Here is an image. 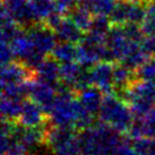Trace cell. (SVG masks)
Masks as SVG:
<instances>
[{"instance_id":"cell-1","label":"cell","mask_w":155,"mask_h":155,"mask_svg":"<svg viewBox=\"0 0 155 155\" xmlns=\"http://www.w3.org/2000/svg\"><path fill=\"white\" fill-rule=\"evenodd\" d=\"M99 120L110 126L120 134H128L133 124L134 117L131 109L125 101L116 94H105L97 113Z\"/></svg>"},{"instance_id":"cell-2","label":"cell","mask_w":155,"mask_h":155,"mask_svg":"<svg viewBox=\"0 0 155 155\" xmlns=\"http://www.w3.org/2000/svg\"><path fill=\"white\" fill-rule=\"evenodd\" d=\"M28 99L41 105L49 117L56 103L57 92L52 86L35 78L28 82Z\"/></svg>"},{"instance_id":"cell-3","label":"cell","mask_w":155,"mask_h":155,"mask_svg":"<svg viewBox=\"0 0 155 155\" xmlns=\"http://www.w3.org/2000/svg\"><path fill=\"white\" fill-rule=\"evenodd\" d=\"M36 78V71L28 68L22 61H13L1 68V86L16 85Z\"/></svg>"},{"instance_id":"cell-4","label":"cell","mask_w":155,"mask_h":155,"mask_svg":"<svg viewBox=\"0 0 155 155\" xmlns=\"http://www.w3.org/2000/svg\"><path fill=\"white\" fill-rule=\"evenodd\" d=\"M26 31L30 35V39L35 49L45 56H49V53H51L53 48L58 43L56 33L48 28L43 23L35 24Z\"/></svg>"},{"instance_id":"cell-5","label":"cell","mask_w":155,"mask_h":155,"mask_svg":"<svg viewBox=\"0 0 155 155\" xmlns=\"http://www.w3.org/2000/svg\"><path fill=\"white\" fill-rule=\"evenodd\" d=\"M2 5L12 14L15 22L24 30L38 24L28 0H2Z\"/></svg>"},{"instance_id":"cell-6","label":"cell","mask_w":155,"mask_h":155,"mask_svg":"<svg viewBox=\"0 0 155 155\" xmlns=\"http://www.w3.org/2000/svg\"><path fill=\"white\" fill-rule=\"evenodd\" d=\"M113 62L101 61L90 68L92 85L99 87L105 94H114L113 87Z\"/></svg>"},{"instance_id":"cell-7","label":"cell","mask_w":155,"mask_h":155,"mask_svg":"<svg viewBox=\"0 0 155 155\" xmlns=\"http://www.w3.org/2000/svg\"><path fill=\"white\" fill-rule=\"evenodd\" d=\"M18 122L27 128L41 127L49 122V117L41 105H39L33 100L25 99L23 101L22 113Z\"/></svg>"},{"instance_id":"cell-8","label":"cell","mask_w":155,"mask_h":155,"mask_svg":"<svg viewBox=\"0 0 155 155\" xmlns=\"http://www.w3.org/2000/svg\"><path fill=\"white\" fill-rule=\"evenodd\" d=\"M105 44L112 52L116 62H120L129 44V40L126 38L122 26L112 25L109 34L107 35Z\"/></svg>"},{"instance_id":"cell-9","label":"cell","mask_w":155,"mask_h":155,"mask_svg":"<svg viewBox=\"0 0 155 155\" xmlns=\"http://www.w3.org/2000/svg\"><path fill=\"white\" fill-rule=\"evenodd\" d=\"M36 79L52 86L54 90L60 83V65L52 56H47L36 69Z\"/></svg>"},{"instance_id":"cell-10","label":"cell","mask_w":155,"mask_h":155,"mask_svg":"<svg viewBox=\"0 0 155 155\" xmlns=\"http://www.w3.org/2000/svg\"><path fill=\"white\" fill-rule=\"evenodd\" d=\"M77 99L91 114H97L104 99V93L99 87L91 85L77 93Z\"/></svg>"},{"instance_id":"cell-11","label":"cell","mask_w":155,"mask_h":155,"mask_svg":"<svg viewBox=\"0 0 155 155\" xmlns=\"http://www.w3.org/2000/svg\"><path fill=\"white\" fill-rule=\"evenodd\" d=\"M58 41L69 42V43H79L84 38V32L68 17H65L60 26L56 30Z\"/></svg>"},{"instance_id":"cell-12","label":"cell","mask_w":155,"mask_h":155,"mask_svg":"<svg viewBox=\"0 0 155 155\" xmlns=\"http://www.w3.org/2000/svg\"><path fill=\"white\" fill-rule=\"evenodd\" d=\"M135 73L130 69L121 65L120 62H116L113 66V87L114 94H118L125 91L130 85V83L135 79Z\"/></svg>"},{"instance_id":"cell-13","label":"cell","mask_w":155,"mask_h":155,"mask_svg":"<svg viewBox=\"0 0 155 155\" xmlns=\"http://www.w3.org/2000/svg\"><path fill=\"white\" fill-rule=\"evenodd\" d=\"M9 44H10V47L13 49L14 53H15V57L18 58L19 61L24 60L26 57L34 50V45H33L32 41H31L30 35L27 33V31L24 30V28L12 41V43Z\"/></svg>"},{"instance_id":"cell-14","label":"cell","mask_w":155,"mask_h":155,"mask_svg":"<svg viewBox=\"0 0 155 155\" xmlns=\"http://www.w3.org/2000/svg\"><path fill=\"white\" fill-rule=\"evenodd\" d=\"M60 64L73 62L77 59V45L69 42H58L50 53Z\"/></svg>"},{"instance_id":"cell-15","label":"cell","mask_w":155,"mask_h":155,"mask_svg":"<svg viewBox=\"0 0 155 155\" xmlns=\"http://www.w3.org/2000/svg\"><path fill=\"white\" fill-rule=\"evenodd\" d=\"M23 101L1 96V118L2 120L18 122L22 113Z\"/></svg>"},{"instance_id":"cell-16","label":"cell","mask_w":155,"mask_h":155,"mask_svg":"<svg viewBox=\"0 0 155 155\" xmlns=\"http://www.w3.org/2000/svg\"><path fill=\"white\" fill-rule=\"evenodd\" d=\"M36 23H43L56 12V0H28Z\"/></svg>"},{"instance_id":"cell-17","label":"cell","mask_w":155,"mask_h":155,"mask_svg":"<svg viewBox=\"0 0 155 155\" xmlns=\"http://www.w3.org/2000/svg\"><path fill=\"white\" fill-rule=\"evenodd\" d=\"M117 4V0H81L79 5L90 10L92 15L110 16Z\"/></svg>"},{"instance_id":"cell-18","label":"cell","mask_w":155,"mask_h":155,"mask_svg":"<svg viewBox=\"0 0 155 155\" xmlns=\"http://www.w3.org/2000/svg\"><path fill=\"white\" fill-rule=\"evenodd\" d=\"M67 17L70 18L85 34L88 33L91 24H92V19H93V15H92V13H91L90 10H87L85 7L78 5L77 7H75V8L68 14Z\"/></svg>"},{"instance_id":"cell-19","label":"cell","mask_w":155,"mask_h":155,"mask_svg":"<svg viewBox=\"0 0 155 155\" xmlns=\"http://www.w3.org/2000/svg\"><path fill=\"white\" fill-rule=\"evenodd\" d=\"M112 27V23L110 21L109 16H102V15H95L93 16L92 24H91L88 33L94 36L107 39V35Z\"/></svg>"},{"instance_id":"cell-20","label":"cell","mask_w":155,"mask_h":155,"mask_svg":"<svg viewBox=\"0 0 155 155\" xmlns=\"http://www.w3.org/2000/svg\"><path fill=\"white\" fill-rule=\"evenodd\" d=\"M130 0H117V4L109 16L112 25L122 26L128 23V12H129Z\"/></svg>"},{"instance_id":"cell-21","label":"cell","mask_w":155,"mask_h":155,"mask_svg":"<svg viewBox=\"0 0 155 155\" xmlns=\"http://www.w3.org/2000/svg\"><path fill=\"white\" fill-rule=\"evenodd\" d=\"M131 146L138 155H155V138L142 137L131 139Z\"/></svg>"},{"instance_id":"cell-22","label":"cell","mask_w":155,"mask_h":155,"mask_svg":"<svg viewBox=\"0 0 155 155\" xmlns=\"http://www.w3.org/2000/svg\"><path fill=\"white\" fill-rule=\"evenodd\" d=\"M135 77L137 78V79L154 82L155 81V57L150 58L140 68H138L137 70L135 71Z\"/></svg>"},{"instance_id":"cell-23","label":"cell","mask_w":155,"mask_h":155,"mask_svg":"<svg viewBox=\"0 0 155 155\" xmlns=\"http://www.w3.org/2000/svg\"><path fill=\"white\" fill-rule=\"evenodd\" d=\"M124 32H125L126 38L131 41V42H137V43H142L145 35L143 33L142 27L138 24H134V23H127L125 25H122Z\"/></svg>"},{"instance_id":"cell-24","label":"cell","mask_w":155,"mask_h":155,"mask_svg":"<svg viewBox=\"0 0 155 155\" xmlns=\"http://www.w3.org/2000/svg\"><path fill=\"white\" fill-rule=\"evenodd\" d=\"M143 136L148 138H155V108L151 112L142 118Z\"/></svg>"},{"instance_id":"cell-25","label":"cell","mask_w":155,"mask_h":155,"mask_svg":"<svg viewBox=\"0 0 155 155\" xmlns=\"http://www.w3.org/2000/svg\"><path fill=\"white\" fill-rule=\"evenodd\" d=\"M79 2L81 0H56V10L67 17L68 14L75 7H77Z\"/></svg>"},{"instance_id":"cell-26","label":"cell","mask_w":155,"mask_h":155,"mask_svg":"<svg viewBox=\"0 0 155 155\" xmlns=\"http://www.w3.org/2000/svg\"><path fill=\"white\" fill-rule=\"evenodd\" d=\"M142 31L145 38L147 36H155V14L147 13L146 18L140 24Z\"/></svg>"},{"instance_id":"cell-27","label":"cell","mask_w":155,"mask_h":155,"mask_svg":"<svg viewBox=\"0 0 155 155\" xmlns=\"http://www.w3.org/2000/svg\"><path fill=\"white\" fill-rule=\"evenodd\" d=\"M15 53L9 43H2L1 42V50H0V60H1V66L9 65L13 62L15 59Z\"/></svg>"},{"instance_id":"cell-28","label":"cell","mask_w":155,"mask_h":155,"mask_svg":"<svg viewBox=\"0 0 155 155\" xmlns=\"http://www.w3.org/2000/svg\"><path fill=\"white\" fill-rule=\"evenodd\" d=\"M65 17L66 16H64L62 14H60L59 12L56 10V12H53V13L44 21L43 24L47 26L48 28H50V30H52L53 32H56V30L60 26V24L62 23V21H64Z\"/></svg>"},{"instance_id":"cell-29","label":"cell","mask_w":155,"mask_h":155,"mask_svg":"<svg viewBox=\"0 0 155 155\" xmlns=\"http://www.w3.org/2000/svg\"><path fill=\"white\" fill-rule=\"evenodd\" d=\"M142 49L150 57H155V36H147L142 42Z\"/></svg>"},{"instance_id":"cell-30","label":"cell","mask_w":155,"mask_h":155,"mask_svg":"<svg viewBox=\"0 0 155 155\" xmlns=\"http://www.w3.org/2000/svg\"><path fill=\"white\" fill-rule=\"evenodd\" d=\"M147 12L155 14V0H151V2L147 6Z\"/></svg>"}]
</instances>
